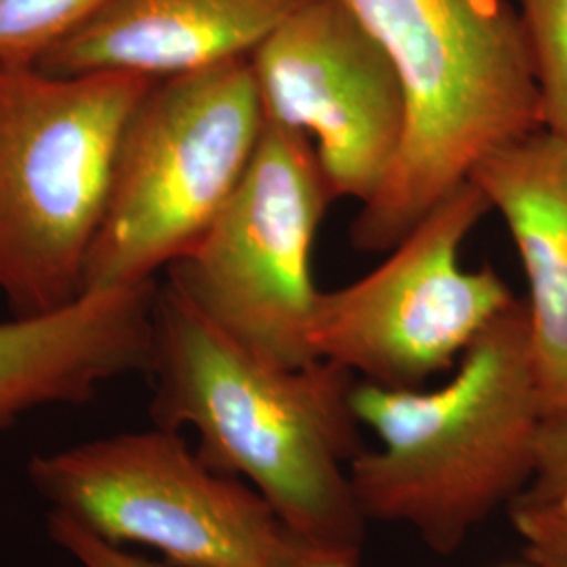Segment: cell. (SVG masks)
<instances>
[{
	"mask_svg": "<svg viewBox=\"0 0 567 567\" xmlns=\"http://www.w3.org/2000/svg\"><path fill=\"white\" fill-rule=\"evenodd\" d=\"M110 0H0V70L37 68Z\"/></svg>",
	"mask_w": 567,
	"mask_h": 567,
	"instance_id": "cell-12",
	"label": "cell"
},
{
	"mask_svg": "<svg viewBox=\"0 0 567 567\" xmlns=\"http://www.w3.org/2000/svg\"><path fill=\"white\" fill-rule=\"evenodd\" d=\"M468 179L505 219L527 278L545 414L567 410V140L538 126L489 152Z\"/></svg>",
	"mask_w": 567,
	"mask_h": 567,
	"instance_id": "cell-11",
	"label": "cell"
},
{
	"mask_svg": "<svg viewBox=\"0 0 567 567\" xmlns=\"http://www.w3.org/2000/svg\"><path fill=\"white\" fill-rule=\"evenodd\" d=\"M393 63L405 100L400 156L362 204L351 244L389 252L496 147L540 126L534 63L508 0H344Z\"/></svg>",
	"mask_w": 567,
	"mask_h": 567,
	"instance_id": "cell-3",
	"label": "cell"
},
{
	"mask_svg": "<svg viewBox=\"0 0 567 567\" xmlns=\"http://www.w3.org/2000/svg\"><path fill=\"white\" fill-rule=\"evenodd\" d=\"M540 102V126L567 140V0H517Z\"/></svg>",
	"mask_w": 567,
	"mask_h": 567,
	"instance_id": "cell-13",
	"label": "cell"
},
{
	"mask_svg": "<svg viewBox=\"0 0 567 567\" xmlns=\"http://www.w3.org/2000/svg\"><path fill=\"white\" fill-rule=\"evenodd\" d=\"M49 536L82 567H171L112 545L74 519L58 513L49 515Z\"/></svg>",
	"mask_w": 567,
	"mask_h": 567,
	"instance_id": "cell-16",
	"label": "cell"
},
{
	"mask_svg": "<svg viewBox=\"0 0 567 567\" xmlns=\"http://www.w3.org/2000/svg\"><path fill=\"white\" fill-rule=\"evenodd\" d=\"M309 0H110L39 61L55 76L166 79L250 58Z\"/></svg>",
	"mask_w": 567,
	"mask_h": 567,
	"instance_id": "cell-10",
	"label": "cell"
},
{
	"mask_svg": "<svg viewBox=\"0 0 567 567\" xmlns=\"http://www.w3.org/2000/svg\"><path fill=\"white\" fill-rule=\"evenodd\" d=\"M156 81L0 70V292L16 318L84 295L124 126Z\"/></svg>",
	"mask_w": 567,
	"mask_h": 567,
	"instance_id": "cell-4",
	"label": "cell"
},
{
	"mask_svg": "<svg viewBox=\"0 0 567 567\" xmlns=\"http://www.w3.org/2000/svg\"><path fill=\"white\" fill-rule=\"evenodd\" d=\"M250 58L154 82L124 126L84 292L154 282L221 215L264 137Z\"/></svg>",
	"mask_w": 567,
	"mask_h": 567,
	"instance_id": "cell-5",
	"label": "cell"
},
{
	"mask_svg": "<svg viewBox=\"0 0 567 567\" xmlns=\"http://www.w3.org/2000/svg\"><path fill=\"white\" fill-rule=\"evenodd\" d=\"M332 203L311 140L267 121L238 189L203 238L166 267L168 284L265 364H313L322 290L311 259Z\"/></svg>",
	"mask_w": 567,
	"mask_h": 567,
	"instance_id": "cell-6",
	"label": "cell"
},
{
	"mask_svg": "<svg viewBox=\"0 0 567 567\" xmlns=\"http://www.w3.org/2000/svg\"><path fill=\"white\" fill-rule=\"evenodd\" d=\"M489 210L486 194L466 179L389 250L385 264L322 292L311 324L318 360L386 389H423L458 362L517 301L494 267L461 265L463 244Z\"/></svg>",
	"mask_w": 567,
	"mask_h": 567,
	"instance_id": "cell-8",
	"label": "cell"
},
{
	"mask_svg": "<svg viewBox=\"0 0 567 567\" xmlns=\"http://www.w3.org/2000/svg\"><path fill=\"white\" fill-rule=\"evenodd\" d=\"M250 63L267 121L313 137L332 200L370 203L404 143V89L349 4L309 0Z\"/></svg>",
	"mask_w": 567,
	"mask_h": 567,
	"instance_id": "cell-9",
	"label": "cell"
},
{
	"mask_svg": "<svg viewBox=\"0 0 567 567\" xmlns=\"http://www.w3.org/2000/svg\"><path fill=\"white\" fill-rule=\"evenodd\" d=\"M351 405L379 446L349 465L365 522L404 526L435 555L526 489L545 421L527 307L515 301L477 334L437 389L358 381Z\"/></svg>",
	"mask_w": 567,
	"mask_h": 567,
	"instance_id": "cell-2",
	"label": "cell"
},
{
	"mask_svg": "<svg viewBox=\"0 0 567 567\" xmlns=\"http://www.w3.org/2000/svg\"><path fill=\"white\" fill-rule=\"evenodd\" d=\"M28 477L51 513L112 545L158 550L171 567H267L290 534L255 487L163 426L34 456Z\"/></svg>",
	"mask_w": 567,
	"mask_h": 567,
	"instance_id": "cell-7",
	"label": "cell"
},
{
	"mask_svg": "<svg viewBox=\"0 0 567 567\" xmlns=\"http://www.w3.org/2000/svg\"><path fill=\"white\" fill-rule=\"evenodd\" d=\"M267 567H362L360 553L318 547L288 534L280 553Z\"/></svg>",
	"mask_w": 567,
	"mask_h": 567,
	"instance_id": "cell-17",
	"label": "cell"
},
{
	"mask_svg": "<svg viewBox=\"0 0 567 567\" xmlns=\"http://www.w3.org/2000/svg\"><path fill=\"white\" fill-rule=\"evenodd\" d=\"M524 543L526 561L536 567H567V508L508 507Z\"/></svg>",
	"mask_w": 567,
	"mask_h": 567,
	"instance_id": "cell-15",
	"label": "cell"
},
{
	"mask_svg": "<svg viewBox=\"0 0 567 567\" xmlns=\"http://www.w3.org/2000/svg\"><path fill=\"white\" fill-rule=\"evenodd\" d=\"M147 372L154 425L198 435V456L255 487L284 527L311 545L360 553L365 517L349 465L364 450L355 374L318 360L265 364L166 284L154 301Z\"/></svg>",
	"mask_w": 567,
	"mask_h": 567,
	"instance_id": "cell-1",
	"label": "cell"
},
{
	"mask_svg": "<svg viewBox=\"0 0 567 567\" xmlns=\"http://www.w3.org/2000/svg\"><path fill=\"white\" fill-rule=\"evenodd\" d=\"M511 507L567 508V410L545 416L534 475Z\"/></svg>",
	"mask_w": 567,
	"mask_h": 567,
	"instance_id": "cell-14",
	"label": "cell"
},
{
	"mask_svg": "<svg viewBox=\"0 0 567 567\" xmlns=\"http://www.w3.org/2000/svg\"><path fill=\"white\" fill-rule=\"evenodd\" d=\"M507 567H536V566H532V564H529V561H526V566H507Z\"/></svg>",
	"mask_w": 567,
	"mask_h": 567,
	"instance_id": "cell-18",
	"label": "cell"
}]
</instances>
